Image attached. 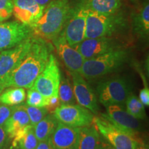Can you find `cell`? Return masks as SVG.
<instances>
[{
  "instance_id": "cell-22",
  "label": "cell",
  "mask_w": 149,
  "mask_h": 149,
  "mask_svg": "<svg viewBox=\"0 0 149 149\" xmlns=\"http://www.w3.org/2000/svg\"><path fill=\"white\" fill-rule=\"evenodd\" d=\"M58 122L55 115L50 113L33 126L35 135L38 141H42L51 138L57 128Z\"/></svg>"
},
{
  "instance_id": "cell-26",
  "label": "cell",
  "mask_w": 149,
  "mask_h": 149,
  "mask_svg": "<svg viewBox=\"0 0 149 149\" xmlns=\"http://www.w3.org/2000/svg\"><path fill=\"white\" fill-rule=\"evenodd\" d=\"M126 109L132 116L137 120L146 119L145 106L141 103L139 97L135 95L133 93H130L125 102Z\"/></svg>"
},
{
  "instance_id": "cell-17",
  "label": "cell",
  "mask_w": 149,
  "mask_h": 149,
  "mask_svg": "<svg viewBox=\"0 0 149 149\" xmlns=\"http://www.w3.org/2000/svg\"><path fill=\"white\" fill-rule=\"evenodd\" d=\"M79 130V128L58 122L51 136L52 142L55 149H77Z\"/></svg>"
},
{
  "instance_id": "cell-30",
  "label": "cell",
  "mask_w": 149,
  "mask_h": 149,
  "mask_svg": "<svg viewBox=\"0 0 149 149\" xmlns=\"http://www.w3.org/2000/svg\"><path fill=\"white\" fill-rule=\"evenodd\" d=\"M15 106H8L0 103V126H3L9 118Z\"/></svg>"
},
{
  "instance_id": "cell-33",
  "label": "cell",
  "mask_w": 149,
  "mask_h": 149,
  "mask_svg": "<svg viewBox=\"0 0 149 149\" xmlns=\"http://www.w3.org/2000/svg\"><path fill=\"white\" fill-rule=\"evenodd\" d=\"M97 149H116L114 147L112 146L108 141L104 139L103 137L100 135V140L99 143V146Z\"/></svg>"
},
{
  "instance_id": "cell-23",
  "label": "cell",
  "mask_w": 149,
  "mask_h": 149,
  "mask_svg": "<svg viewBox=\"0 0 149 149\" xmlns=\"http://www.w3.org/2000/svg\"><path fill=\"white\" fill-rule=\"evenodd\" d=\"M85 4L93 12L110 15L120 11L122 0H87Z\"/></svg>"
},
{
  "instance_id": "cell-28",
  "label": "cell",
  "mask_w": 149,
  "mask_h": 149,
  "mask_svg": "<svg viewBox=\"0 0 149 149\" xmlns=\"http://www.w3.org/2000/svg\"><path fill=\"white\" fill-rule=\"evenodd\" d=\"M29 117L31 125L34 126L40 122L46 115L48 114V111L46 107H35L29 106L27 104H21Z\"/></svg>"
},
{
  "instance_id": "cell-25",
  "label": "cell",
  "mask_w": 149,
  "mask_h": 149,
  "mask_svg": "<svg viewBox=\"0 0 149 149\" xmlns=\"http://www.w3.org/2000/svg\"><path fill=\"white\" fill-rule=\"evenodd\" d=\"M58 98L60 104H72L75 103L71 78L69 76L61 77L58 91Z\"/></svg>"
},
{
  "instance_id": "cell-10",
  "label": "cell",
  "mask_w": 149,
  "mask_h": 149,
  "mask_svg": "<svg viewBox=\"0 0 149 149\" xmlns=\"http://www.w3.org/2000/svg\"><path fill=\"white\" fill-rule=\"evenodd\" d=\"M32 35L31 27L17 20L0 22V52L14 47Z\"/></svg>"
},
{
  "instance_id": "cell-24",
  "label": "cell",
  "mask_w": 149,
  "mask_h": 149,
  "mask_svg": "<svg viewBox=\"0 0 149 149\" xmlns=\"http://www.w3.org/2000/svg\"><path fill=\"white\" fill-rule=\"evenodd\" d=\"M26 93L22 87H8L0 94V103L8 106H17L25 101Z\"/></svg>"
},
{
  "instance_id": "cell-7",
  "label": "cell",
  "mask_w": 149,
  "mask_h": 149,
  "mask_svg": "<svg viewBox=\"0 0 149 149\" xmlns=\"http://www.w3.org/2000/svg\"><path fill=\"white\" fill-rule=\"evenodd\" d=\"M61 77L59 64L51 53L44 70L37 77L31 88L39 91L47 98L58 97Z\"/></svg>"
},
{
  "instance_id": "cell-6",
  "label": "cell",
  "mask_w": 149,
  "mask_h": 149,
  "mask_svg": "<svg viewBox=\"0 0 149 149\" xmlns=\"http://www.w3.org/2000/svg\"><path fill=\"white\" fill-rule=\"evenodd\" d=\"M93 124L100 135L116 149H135L139 139L118 128L101 115L95 116Z\"/></svg>"
},
{
  "instance_id": "cell-15",
  "label": "cell",
  "mask_w": 149,
  "mask_h": 149,
  "mask_svg": "<svg viewBox=\"0 0 149 149\" xmlns=\"http://www.w3.org/2000/svg\"><path fill=\"white\" fill-rule=\"evenodd\" d=\"M52 42L57 55L69 72H79L85 59L75 48L68 44L62 31Z\"/></svg>"
},
{
  "instance_id": "cell-34",
  "label": "cell",
  "mask_w": 149,
  "mask_h": 149,
  "mask_svg": "<svg viewBox=\"0 0 149 149\" xmlns=\"http://www.w3.org/2000/svg\"><path fill=\"white\" fill-rule=\"evenodd\" d=\"M135 149H149V148L148 145L146 142L139 139L137 146L135 147Z\"/></svg>"
},
{
  "instance_id": "cell-8",
  "label": "cell",
  "mask_w": 149,
  "mask_h": 149,
  "mask_svg": "<svg viewBox=\"0 0 149 149\" xmlns=\"http://www.w3.org/2000/svg\"><path fill=\"white\" fill-rule=\"evenodd\" d=\"M57 121L72 127L81 128L93 124L95 115L79 104H60L53 112Z\"/></svg>"
},
{
  "instance_id": "cell-4",
  "label": "cell",
  "mask_w": 149,
  "mask_h": 149,
  "mask_svg": "<svg viewBox=\"0 0 149 149\" xmlns=\"http://www.w3.org/2000/svg\"><path fill=\"white\" fill-rule=\"evenodd\" d=\"M126 24V17L120 11L106 15L89 10L86 24L85 39L113 37L124 29Z\"/></svg>"
},
{
  "instance_id": "cell-29",
  "label": "cell",
  "mask_w": 149,
  "mask_h": 149,
  "mask_svg": "<svg viewBox=\"0 0 149 149\" xmlns=\"http://www.w3.org/2000/svg\"><path fill=\"white\" fill-rule=\"evenodd\" d=\"M13 0H0V17L5 21L13 15Z\"/></svg>"
},
{
  "instance_id": "cell-14",
  "label": "cell",
  "mask_w": 149,
  "mask_h": 149,
  "mask_svg": "<svg viewBox=\"0 0 149 149\" xmlns=\"http://www.w3.org/2000/svg\"><path fill=\"white\" fill-rule=\"evenodd\" d=\"M69 73L75 101L93 114H97L99 111V106L95 93L79 72H69Z\"/></svg>"
},
{
  "instance_id": "cell-12",
  "label": "cell",
  "mask_w": 149,
  "mask_h": 149,
  "mask_svg": "<svg viewBox=\"0 0 149 149\" xmlns=\"http://www.w3.org/2000/svg\"><path fill=\"white\" fill-rule=\"evenodd\" d=\"M105 108L106 113L102 114L104 117L114 125L137 138L138 132L141 130L140 122L126 111L123 104H111Z\"/></svg>"
},
{
  "instance_id": "cell-2",
  "label": "cell",
  "mask_w": 149,
  "mask_h": 149,
  "mask_svg": "<svg viewBox=\"0 0 149 149\" xmlns=\"http://www.w3.org/2000/svg\"><path fill=\"white\" fill-rule=\"evenodd\" d=\"M68 0H52L31 29L34 36L52 41L61 33L71 13Z\"/></svg>"
},
{
  "instance_id": "cell-37",
  "label": "cell",
  "mask_w": 149,
  "mask_h": 149,
  "mask_svg": "<svg viewBox=\"0 0 149 149\" xmlns=\"http://www.w3.org/2000/svg\"><path fill=\"white\" fill-rule=\"evenodd\" d=\"M3 22V20L1 19V17H0V22Z\"/></svg>"
},
{
  "instance_id": "cell-13",
  "label": "cell",
  "mask_w": 149,
  "mask_h": 149,
  "mask_svg": "<svg viewBox=\"0 0 149 149\" xmlns=\"http://www.w3.org/2000/svg\"><path fill=\"white\" fill-rule=\"evenodd\" d=\"M85 59L103 55L108 52L124 48L113 37H101L85 39L73 46Z\"/></svg>"
},
{
  "instance_id": "cell-16",
  "label": "cell",
  "mask_w": 149,
  "mask_h": 149,
  "mask_svg": "<svg viewBox=\"0 0 149 149\" xmlns=\"http://www.w3.org/2000/svg\"><path fill=\"white\" fill-rule=\"evenodd\" d=\"M13 15L17 21L32 27L42 17L46 7L34 0H13Z\"/></svg>"
},
{
  "instance_id": "cell-9",
  "label": "cell",
  "mask_w": 149,
  "mask_h": 149,
  "mask_svg": "<svg viewBox=\"0 0 149 149\" xmlns=\"http://www.w3.org/2000/svg\"><path fill=\"white\" fill-rule=\"evenodd\" d=\"M89 9L85 3L72 10L62 33L70 46H74L85 40L86 18Z\"/></svg>"
},
{
  "instance_id": "cell-21",
  "label": "cell",
  "mask_w": 149,
  "mask_h": 149,
  "mask_svg": "<svg viewBox=\"0 0 149 149\" xmlns=\"http://www.w3.org/2000/svg\"><path fill=\"white\" fill-rule=\"evenodd\" d=\"M100 134L93 124L79 128L77 149H97Z\"/></svg>"
},
{
  "instance_id": "cell-31",
  "label": "cell",
  "mask_w": 149,
  "mask_h": 149,
  "mask_svg": "<svg viewBox=\"0 0 149 149\" xmlns=\"http://www.w3.org/2000/svg\"><path fill=\"white\" fill-rule=\"evenodd\" d=\"M12 139L3 126H0V149H9Z\"/></svg>"
},
{
  "instance_id": "cell-35",
  "label": "cell",
  "mask_w": 149,
  "mask_h": 149,
  "mask_svg": "<svg viewBox=\"0 0 149 149\" xmlns=\"http://www.w3.org/2000/svg\"><path fill=\"white\" fill-rule=\"evenodd\" d=\"M34 1L39 5L42 6L46 7L48 3H49L52 0H34Z\"/></svg>"
},
{
  "instance_id": "cell-36",
  "label": "cell",
  "mask_w": 149,
  "mask_h": 149,
  "mask_svg": "<svg viewBox=\"0 0 149 149\" xmlns=\"http://www.w3.org/2000/svg\"><path fill=\"white\" fill-rule=\"evenodd\" d=\"M4 89H5V88H4V86H3L2 81H1V80H0V94H1V92H2Z\"/></svg>"
},
{
  "instance_id": "cell-3",
  "label": "cell",
  "mask_w": 149,
  "mask_h": 149,
  "mask_svg": "<svg viewBox=\"0 0 149 149\" xmlns=\"http://www.w3.org/2000/svg\"><path fill=\"white\" fill-rule=\"evenodd\" d=\"M129 52L122 48L85 59L79 72L87 80H93L117 71L127 62Z\"/></svg>"
},
{
  "instance_id": "cell-19",
  "label": "cell",
  "mask_w": 149,
  "mask_h": 149,
  "mask_svg": "<svg viewBox=\"0 0 149 149\" xmlns=\"http://www.w3.org/2000/svg\"><path fill=\"white\" fill-rule=\"evenodd\" d=\"M31 124L27 113L21 104L15 106L12 114L6 120L3 127L11 139Z\"/></svg>"
},
{
  "instance_id": "cell-11",
  "label": "cell",
  "mask_w": 149,
  "mask_h": 149,
  "mask_svg": "<svg viewBox=\"0 0 149 149\" xmlns=\"http://www.w3.org/2000/svg\"><path fill=\"white\" fill-rule=\"evenodd\" d=\"M34 38L32 35L14 47L0 52V80L2 81L25 57Z\"/></svg>"
},
{
  "instance_id": "cell-1",
  "label": "cell",
  "mask_w": 149,
  "mask_h": 149,
  "mask_svg": "<svg viewBox=\"0 0 149 149\" xmlns=\"http://www.w3.org/2000/svg\"><path fill=\"white\" fill-rule=\"evenodd\" d=\"M51 53L52 46L48 41L35 36L27 55L1 81L4 88H32L37 77L45 68Z\"/></svg>"
},
{
  "instance_id": "cell-20",
  "label": "cell",
  "mask_w": 149,
  "mask_h": 149,
  "mask_svg": "<svg viewBox=\"0 0 149 149\" xmlns=\"http://www.w3.org/2000/svg\"><path fill=\"white\" fill-rule=\"evenodd\" d=\"M38 143L33 126L30 124L12 139L9 149H35Z\"/></svg>"
},
{
  "instance_id": "cell-18",
  "label": "cell",
  "mask_w": 149,
  "mask_h": 149,
  "mask_svg": "<svg viewBox=\"0 0 149 149\" xmlns=\"http://www.w3.org/2000/svg\"><path fill=\"white\" fill-rule=\"evenodd\" d=\"M133 32L140 40H147L149 35V3L145 0L133 10L131 15Z\"/></svg>"
},
{
  "instance_id": "cell-32",
  "label": "cell",
  "mask_w": 149,
  "mask_h": 149,
  "mask_svg": "<svg viewBox=\"0 0 149 149\" xmlns=\"http://www.w3.org/2000/svg\"><path fill=\"white\" fill-rule=\"evenodd\" d=\"M35 149H55V146L52 142L51 137L46 140L39 141L38 145Z\"/></svg>"
},
{
  "instance_id": "cell-27",
  "label": "cell",
  "mask_w": 149,
  "mask_h": 149,
  "mask_svg": "<svg viewBox=\"0 0 149 149\" xmlns=\"http://www.w3.org/2000/svg\"><path fill=\"white\" fill-rule=\"evenodd\" d=\"M27 105L35 107H46L50 104V99L44 97L42 93L33 88L28 89L26 93Z\"/></svg>"
},
{
  "instance_id": "cell-5",
  "label": "cell",
  "mask_w": 149,
  "mask_h": 149,
  "mask_svg": "<svg viewBox=\"0 0 149 149\" xmlns=\"http://www.w3.org/2000/svg\"><path fill=\"white\" fill-rule=\"evenodd\" d=\"M99 102L104 107L111 104H125L131 92V85L122 76L117 75L102 80L96 87Z\"/></svg>"
}]
</instances>
